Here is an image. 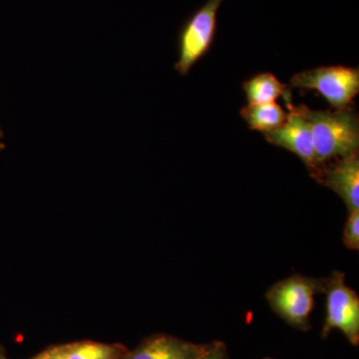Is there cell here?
<instances>
[{
  "label": "cell",
  "instance_id": "cell-5",
  "mask_svg": "<svg viewBox=\"0 0 359 359\" xmlns=\"http://www.w3.org/2000/svg\"><path fill=\"white\" fill-rule=\"evenodd\" d=\"M323 292L327 297V316L323 337L339 330L353 346L359 342V297L346 283V273L335 271L323 278Z\"/></svg>",
  "mask_w": 359,
  "mask_h": 359
},
{
  "label": "cell",
  "instance_id": "cell-6",
  "mask_svg": "<svg viewBox=\"0 0 359 359\" xmlns=\"http://www.w3.org/2000/svg\"><path fill=\"white\" fill-rule=\"evenodd\" d=\"M287 115L285 121L278 128L264 133L266 140L276 147L294 153L304 162L314 180L320 179L321 169L314 155L311 126L301 106H294L292 100L285 101Z\"/></svg>",
  "mask_w": 359,
  "mask_h": 359
},
{
  "label": "cell",
  "instance_id": "cell-13",
  "mask_svg": "<svg viewBox=\"0 0 359 359\" xmlns=\"http://www.w3.org/2000/svg\"><path fill=\"white\" fill-rule=\"evenodd\" d=\"M200 359H226L223 346L221 344H211L209 351Z\"/></svg>",
  "mask_w": 359,
  "mask_h": 359
},
{
  "label": "cell",
  "instance_id": "cell-10",
  "mask_svg": "<svg viewBox=\"0 0 359 359\" xmlns=\"http://www.w3.org/2000/svg\"><path fill=\"white\" fill-rule=\"evenodd\" d=\"M49 351L58 359H121L126 354L122 346L94 341L65 344Z\"/></svg>",
  "mask_w": 359,
  "mask_h": 359
},
{
  "label": "cell",
  "instance_id": "cell-15",
  "mask_svg": "<svg viewBox=\"0 0 359 359\" xmlns=\"http://www.w3.org/2000/svg\"><path fill=\"white\" fill-rule=\"evenodd\" d=\"M2 137H4V132H2V130L0 129V152H1V151L4 150V148H6V145H4V144L2 143L1 141Z\"/></svg>",
  "mask_w": 359,
  "mask_h": 359
},
{
  "label": "cell",
  "instance_id": "cell-1",
  "mask_svg": "<svg viewBox=\"0 0 359 359\" xmlns=\"http://www.w3.org/2000/svg\"><path fill=\"white\" fill-rule=\"evenodd\" d=\"M311 126L314 155L321 169L330 160L358 153L359 120L353 108L335 111L313 110L301 105Z\"/></svg>",
  "mask_w": 359,
  "mask_h": 359
},
{
  "label": "cell",
  "instance_id": "cell-4",
  "mask_svg": "<svg viewBox=\"0 0 359 359\" xmlns=\"http://www.w3.org/2000/svg\"><path fill=\"white\" fill-rule=\"evenodd\" d=\"M318 292H323V280L294 275L275 283L266 292V299L273 311L290 325L308 328Z\"/></svg>",
  "mask_w": 359,
  "mask_h": 359
},
{
  "label": "cell",
  "instance_id": "cell-9",
  "mask_svg": "<svg viewBox=\"0 0 359 359\" xmlns=\"http://www.w3.org/2000/svg\"><path fill=\"white\" fill-rule=\"evenodd\" d=\"M248 104H266L276 102L283 97V100H292V92L287 85L283 84L269 72H262L250 77L243 83Z\"/></svg>",
  "mask_w": 359,
  "mask_h": 359
},
{
  "label": "cell",
  "instance_id": "cell-12",
  "mask_svg": "<svg viewBox=\"0 0 359 359\" xmlns=\"http://www.w3.org/2000/svg\"><path fill=\"white\" fill-rule=\"evenodd\" d=\"M344 231V243L347 249L359 250V211L348 212Z\"/></svg>",
  "mask_w": 359,
  "mask_h": 359
},
{
  "label": "cell",
  "instance_id": "cell-2",
  "mask_svg": "<svg viewBox=\"0 0 359 359\" xmlns=\"http://www.w3.org/2000/svg\"><path fill=\"white\" fill-rule=\"evenodd\" d=\"M223 2L224 0H207L182 26L178 39L179 58L175 63V69L180 75H188L193 66L211 50Z\"/></svg>",
  "mask_w": 359,
  "mask_h": 359
},
{
  "label": "cell",
  "instance_id": "cell-7",
  "mask_svg": "<svg viewBox=\"0 0 359 359\" xmlns=\"http://www.w3.org/2000/svg\"><path fill=\"white\" fill-rule=\"evenodd\" d=\"M318 183L334 191L344 201L348 212L359 211L358 153L335 160L325 166Z\"/></svg>",
  "mask_w": 359,
  "mask_h": 359
},
{
  "label": "cell",
  "instance_id": "cell-3",
  "mask_svg": "<svg viewBox=\"0 0 359 359\" xmlns=\"http://www.w3.org/2000/svg\"><path fill=\"white\" fill-rule=\"evenodd\" d=\"M290 86L316 91L334 109H344L358 95L359 70L342 65L320 66L294 74L290 78Z\"/></svg>",
  "mask_w": 359,
  "mask_h": 359
},
{
  "label": "cell",
  "instance_id": "cell-16",
  "mask_svg": "<svg viewBox=\"0 0 359 359\" xmlns=\"http://www.w3.org/2000/svg\"><path fill=\"white\" fill-rule=\"evenodd\" d=\"M266 359H273V358H266Z\"/></svg>",
  "mask_w": 359,
  "mask_h": 359
},
{
  "label": "cell",
  "instance_id": "cell-14",
  "mask_svg": "<svg viewBox=\"0 0 359 359\" xmlns=\"http://www.w3.org/2000/svg\"><path fill=\"white\" fill-rule=\"evenodd\" d=\"M33 359H58L56 358L53 354L51 353V351L49 349L43 351V353L39 354V355L35 356Z\"/></svg>",
  "mask_w": 359,
  "mask_h": 359
},
{
  "label": "cell",
  "instance_id": "cell-8",
  "mask_svg": "<svg viewBox=\"0 0 359 359\" xmlns=\"http://www.w3.org/2000/svg\"><path fill=\"white\" fill-rule=\"evenodd\" d=\"M210 346H199L168 335H159L144 342L121 359H200Z\"/></svg>",
  "mask_w": 359,
  "mask_h": 359
},
{
  "label": "cell",
  "instance_id": "cell-11",
  "mask_svg": "<svg viewBox=\"0 0 359 359\" xmlns=\"http://www.w3.org/2000/svg\"><path fill=\"white\" fill-rule=\"evenodd\" d=\"M240 114L250 130L264 134L278 128L287 119V113L280 104L271 102L248 104L241 109Z\"/></svg>",
  "mask_w": 359,
  "mask_h": 359
}]
</instances>
